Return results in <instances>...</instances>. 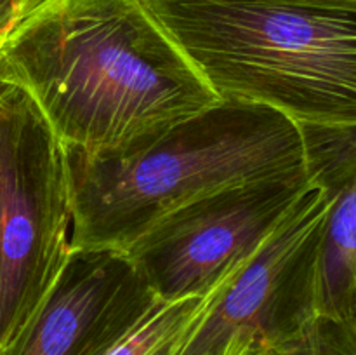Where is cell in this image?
Masks as SVG:
<instances>
[{"label":"cell","mask_w":356,"mask_h":355,"mask_svg":"<svg viewBox=\"0 0 356 355\" xmlns=\"http://www.w3.org/2000/svg\"><path fill=\"white\" fill-rule=\"evenodd\" d=\"M205 296L159 301L141 324L108 355H176L188 329L202 312Z\"/></svg>","instance_id":"cell-9"},{"label":"cell","mask_w":356,"mask_h":355,"mask_svg":"<svg viewBox=\"0 0 356 355\" xmlns=\"http://www.w3.org/2000/svg\"><path fill=\"white\" fill-rule=\"evenodd\" d=\"M327 211V194L309 183L254 253L207 292L176 355H268L313 322Z\"/></svg>","instance_id":"cell-5"},{"label":"cell","mask_w":356,"mask_h":355,"mask_svg":"<svg viewBox=\"0 0 356 355\" xmlns=\"http://www.w3.org/2000/svg\"><path fill=\"white\" fill-rule=\"evenodd\" d=\"M66 148L21 89L0 84V350L72 253Z\"/></svg>","instance_id":"cell-4"},{"label":"cell","mask_w":356,"mask_h":355,"mask_svg":"<svg viewBox=\"0 0 356 355\" xmlns=\"http://www.w3.org/2000/svg\"><path fill=\"white\" fill-rule=\"evenodd\" d=\"M268 355H356V320L316 317L298 336Z\"/></svg>","instance_id":"cell-10"},{"label":"cell","mask_w":356,"mask_h":355,"mask_svg":"<svg viewBox=\"0 0 356 355\" xmlns=\"http://www.w3.org/2000/svg\"><path fill=\"white\" fill-rule=\"evenodd\" d=\"M308 187V174H294L222 188L167 214L125 254L160 301L205 296L254 253Z\"/></svg>","instance_id":"cell-6"},{"label":"cell","mask_w":356,"mask_h":355,"mask_svg":"<svg viewBox=\"0 0 356 355\" xmlns=\"http://www.w3.org/2000/svg\"><path fill=\"white\" fill-rule=\"evenodd\" d=\"M44 0H0V44Z\"/></svg>","instance_id":"cell-11"},{"label":"cell","mask_w":356,"mask_h":355,"mask_svg":"<svg viewBox=\"0 0 356 355\" xmlns=\"http://www.w3.org/2000/svg\"><path fill=\"white\" fill-rule=\"evenodd\" d=\"M160 299L120 251H72L0 355H108Z\"/></svg>","instance_id":"cell-7"},{"label":"cell","mask_w":356,"mask_h":355,"mask_svg":"<svg viewBox=\"0 0 356 355\" xmlns=\"http://www.w3.org/2000/svg\"><path fill=\"white\" fill-rule=\"evenodd\" d=\"M72 251H120L209 194L306 173L301 125L273 108L219 103L106 155L66 150Z\"/></svg>","instance_id":"cell-2"},{"label":"cell","mask_w":356,"mask_h":355,"mask_svg":"<svg viewBox=\"0 0 356 355\" xmlns=\"http://www.w3.org/2000/svg\"><path fill=\"white\" fill-rule=\"evenodd\" d=\"M315 187L329 197L316 260V315L356 320V173Z\"/></svg>","instance_id":"cell-8"},{"label":"cell","mask_w":356,"mask_h":355,"mask_svg":"<svg viewBox=\"0 0 356 355\" xmlns=\"http://www.w3.org/2000/svg\"><path fill=\"white\" fill-rule=\"evenodd\" d=\"M219 100L356 127V0H143Z\"/></svg>","instance_id":"cell-3"},{"label":"cell","mask_w":356,"mask_h":355,"mask_svg":"<svg viewBox=\"0 0 356 355\" xmlns=\"http://www.w3.org/2000/svg\"><path fill=\"white\" fill-rule=\"evenodd\" d=\"M0 84L82 155L124 150L221 101L143 0H44L0 44Z\"/></svg>","instance_id":"cell-1"}]
</instances>
